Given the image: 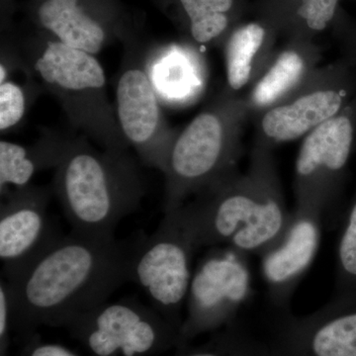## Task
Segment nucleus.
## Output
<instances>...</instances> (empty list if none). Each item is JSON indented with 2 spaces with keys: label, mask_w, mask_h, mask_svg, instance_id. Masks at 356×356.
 <instances>
[{
  "label": "nucleus",
  "mask_w": 356,
  "mask_h": 356,
  "mask_svg": "<svg viewBox=\"0 0 356 356\" xmlns=\"http://www.w3.org/2000/svg\"><path fill=\"white\" fill-rule=\"evenodd\" d=\"M243 350L242 341L236 339L235 334L227 332L207 346L179 356H242Z\"/></svg>",
  "instance_id": "24"
},
{
  "label": "nucleus",
  "mask_w": 356,
  "mask_h": 356,
  "mask_svg": "<svg viewBox=\"0 0 356 356\" xmlns=\"http://www.w3.org/2000/svg\"><path fill=\"white\" fill-rule=\"evenodd\" d=\"M191 18V34L199 43L219 36L228 25V13L233 0H180Z\"/></svg>",
  "instance_id": "19"
},
{
  "label": "nucleus",
  "mask_w": 356,
  "mask_h": 356,
  "mask_svg": "<svg viewBox=\"0 0 356 356\" xmlns=\"http://www.w3.org/2000/svg\"><path fill=\"white\" fill-rule=\"evenodd\" d=\"M264 28L254 23L232 35L226 51L227 76L232 88L240 89L248 83L252 60L264 43Z\"/></svg>",
  "instance_id": "17"
},
{
  "label": "nucleus",
  "mask_w": 356,
  "mask_h": 356,
  "mask_svg": "<svg viewBox=\"0 0 356 356\" xmlns=\"http://www.w3.org/2000/svg\"><path fill=\"white\" fill-rule=\"evenodd\" d=\"M65 154V147H40L29 151L8 140L0 142V189L3 197L9 192L29 186L33 177L41 168L58 166Z\"/></svg>",
  "instance_id": "16"
},
{
  "label": "nucleus",
  "mask_w": 356,
  "mask_h": 356,
  "mask_svg": "<svg viewBox=\"0 0 356 356\" xmlns=\"http://www.w3.org/2000/svg\"><path fill=\"white\" fill-rule=\"evenodd\" d=\"M295 343L310 356H356V311L323 308L312 317L293 318Z\"/></svg>",
  "instance_id": "13"
},
{
  "label": "nucleus",
  "mask_w": 356,
  "mask_h": 356,
  "mask_svg": "<svg viewBox=\"0 0 356 356\" xmlns=\"http://www.w3.org/2000/svg\"><path fill=\"white\" fill-rule=\"evenodd\" d=\"M163 214L153 234L140 235L129 282L139 286L149 306L180 332L193 274L192 259L198 248L177 210Z\"/></svg>",
  "instance_id": "4"
},
{
  "label": "nucleus",
  "mask_w": 356,
  "mask_h": 356,
  "mask_svg": "<svg viewBox=\"0 0 356 356\" xmlns=\"http://www.w3.org/2000/svg\"><path fill=\"white\" fill-rule=\"evenodd\" d=\"M341 106V96L337 91H316L267 112L262 129L274 140H295L334 117Z\"/></svg>",
  "instance_id": "14"
},
{
  "label": "nucleus",
  "mask_w": 356,
  "mask_h": 356,
  "mask_svg": "<svg viewBox=\"0 0 356 356\" xmlns=\"http://www.w3.org/2000/svg\"><path fill=\"white\" fill-rule=\"evenodd\" d=\"M353 136L351 122L344 116L332 117L307 136L296 161L298 208L318 213L324 220L329 179L346 165Z\"/></svg>",
  "instance_id": "10"
},
{
  "label": "nucleus",
  "mask_w": 356,
  "mask_h": 356,
  "mask_svg": "<svg viewBox=\"0 0 356 356\" xmlns=\"http://www.w3.org/2000/svg\"><path fill=\"white\" fill-rule=\"evenodd\" d=\"M227 158L219 117L210 112L199 114L170 145L163 213L177 209L191 192L201 191L226 175L222 170Z\"/></svg>",
  "instance_id": "8"
},
{
  "label": "nucleus",
  "mask_w": 356,
  "mask_h": 356,
  "mask_svg": "<svg viewBox=\"0 0 356 356\" xmlns=\"http://www.w3.org/2000/svg\"><path fill=\"white\" fill-rule=\"evenodd\" d=\"M197 200L177 208L196 248L227 245L261 257L289 224L287 212L266 168L243 179L222 175Z\"/></svg>",
  "instance_id": "2"
},
{
  "label": "nucleus",
  "mask_w": 356,
  "mask_h": 356,
  "mask_svg": "<svg viewBox=\"0 0 356 356\" xmlns=\"http://www.w3.org/2000/svg\"><path fill=\"white\" fill-rule=\"evenodd\" d=\"M54 189L72 231L97 238H114L144 194L132 159L119 149L100 154L83 146L67 147Z\"/></svg>",
  "instance_id": "3"
},
{
  "label": "nucleus",
  "mask_w": 356,
  "mask_h": 356,
  "mask_svg": "<svg viewBox=\"0 0 356 356\" xmlns=\"http://www.w3.org/2000/svg\"><path fill=\"white\" fill-rule=\"evenodd\" d=\"M140 235L117 240L70 231L8 283L17 343L38 334L42 327L65 329L74 318L108 301L130 280Z\"/></svg>",
  "instance_id": "1"
},
{
  "label": "nucleus",
  "mask_w": 356,
  "mask_h": 356,
  "mask_svg": "<svg viewBox=\"0 0 356 356\" xmlns=\"http://www.w3.org/2000/svg\"><path fill=\"white\" fill-rule=\"evenodd\" d=\"M323 227L318 213L297 207L280 240L261 255L267 298L278 310L289 309L300 281L317 254Z\"/></svg>",
  "instance_id": "9"
},
{
  "label": "nucleus",
  "mask_w": 356,
  "mask_h": 356,
  "mask_svg": "<svg viewBox=\"0 0 356 356\" xmlns=\"http://www.w3.org/2000/svg\"><path fill=\"white\" fill-rule=\"evenodd\" d=\"M18 356H81L62 344L49 343L42 339L39 334L20 344Z\"/></svg>",
  "instance_id": "25"
},
{
  "label": "nucleus",
  "mask_w": 356,
  "mask_h": 356,
  "mask_svg": "<svg viewBox=\"0 0 356 356\" xmlns=\"http://www.w3.org/2000/svg\"><path fill=\"white\" fill-rule=\"evenodd\" d=\"M0 209L1 277H20L65 236L48 213L50 192L27 186L3 196Z\"/></svg>",
  "instance_id": "7"
},
{
  "label": "nucleus",
  "mask_w": 356,
  "mask_h": 356,
  "mask_svg": "<svg viewBox=\"0 0 356 356\" xmlns=\"http://www.w3.org/2000/svg\"><path fill=\"white\" fill-rule=\"evenodd\" d=\"M117 116L125 139L154 168L165 172L170 147L161 142L158 96L146 72L139 67L122 74L116 89Z\"/></svg>",
  "instance_id": "11"
},
{
  "label": "nucleus",
  "mask_w": 356,
  "mask_h": 356,
  "mask_svg": "<svg viewBox=\"0 0 356 356\" xmlns=\"http://www.w3.org/2000/svg\"><path fill=\"white\" fill-rule=\"evenodd\" d=\"M337 255L339 271L344 276L343 278L356 280V203L341 236Z\"/></svg>",
  "instance_id": "21"
},
{
  "label": "nucleus",
  "mask_w": 356,
  "mask_h": 356,
  "mask_svg": "<svg viewBox=\"0 0 356 356\" xmlns=\"http://www.w3.org/2000/svg\"><path fill=\"white\" fill-rule=\"evenodd\" d=\"M304 70L299 54L288 51L281 54L268 72L255 86L252 100L257 106H268L295 86Z\"/></svg>",
  "instance_id": "18"
},
{
  "label": "nucleus",
  "mask_w": 356,
  "mask_h": 356,
  "mask_svg": "<svg viewBox=\"0 0 356 356\" xmlns=\"http://www.w3.org/2000/svg\"><path fill=\"white\" fill-rule=\"evenodd\" d=\"M65 330L86 356H156L180 343L177 329L133 297L105 302Z\"/></svg>",
  "instance_id": "5"
},
{
  "label": "nucleus",
  "mask_w": 356,
  "mask_h": 356,
  "mask_svg": "<svg viewBox=\"0 0 356 356\" xmlns=\"http://www.w3.org/2000/svg\"><path fill=\"white\" fill-rule=\"evenodd\" d=\"M252 285L247 255L227 245L210 248L192 274L179 346L229 322L250 298Z\"/></svg>",
  "instance_id": "6"
},
{
  "label": "nucleus",
  "mask_w": 356,
  "mask_h": 356,
  "mask_svg": "<svg viewBox=\"0 0 356 356\" xmlns=\"http://www.w3.org/2000/svg\"><path fill=\"white\" fill-rule=\"evenodd\" d=\"M26 98L22 88L13 81L0 83V129L14 127L24 116Z\"/></svg>",
  "instance_id": "20"
},
{
  "label": "nucleus",
  "mask_w": 356,
  "mask_h": 356,
  "mask_svg": "<svg viewBox=\"0 0 356 356\" xmlns=\"http://www.w3.org/2000/svg\"><path fill=\"white\" fill-rule=\"evenodd\" d=\"M13 314L8 282L0 278V356H9L13 343Z\"/></svg>",
  "instance_id": "23"
},
{
  "label": "nucleus",
  "mask_w": 356,
  "mask_h": 356,
  "mask_svg": "<svg viewBox=\"0 0 356 356\" xmlns=\"http://www.w3.org/2000/svg\"><path fill=\"white\" fill-rule=\"evenodd\" d=\"M40 21L58 42L96 55L102 49L105 32L83 13L79 0H47L40 7Z\"/></svg>",
  "instance_id": "15"
},
{
  "label": "nucleus",
  "mask_w": 356,
  "mask_h": 356,
  "mask_svg": "<svg viewBox=\"0 0 356 356\" xmlns=\"http://www.w3.org/2000/svg\"><path fill=\"white\" fill-rule=\"evenodd\" d=\"M35 69L48 86L70 95L96 92L106 83L99 60L92 54L60 42H49Z\"/></svg>",
  "instance_id": "12"
},
{
  "label": "nucleus",
  "mask_w": 356,
  "mask_h": 356,
  "mask_svg": "<svg viewBox=\"0 0 356 356\" xmlns=\"http://www.w3.org/2000/svg\"><path fill=\"white\" fill-rule=\"evenodd\" d=\"M339 0H302L298 14L313 30H324L334 17Z\"/></svg>",
  "instance_id": "22"
}]
</instances>
